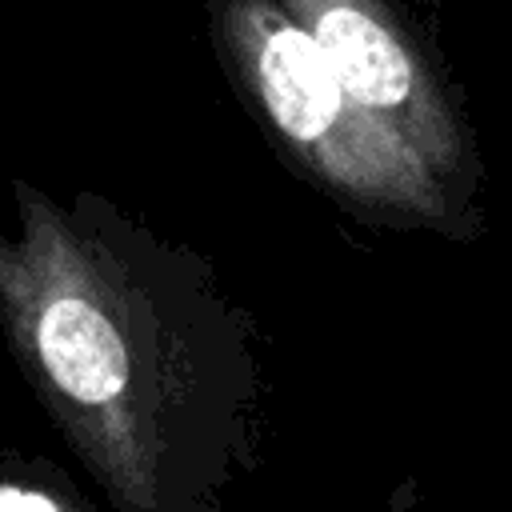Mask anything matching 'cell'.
<instances>
[{"mask_svg":"<svg viewBox=\"0 0 512 512\" xmlns=\"http://www.w3.org/2000/svg\"><path fill=\"white\" fill-rule=\"evenodd\" d=\"M208 24L236 96L272 148L340 212L460 244L480 236V208L448 192L412 148L348 100L316 40L280 0H208Z\"/></svg>","mask_w":512,"mask_h":512,"instance_id":"7a4b0ae2","label":"cell"},{"mask_svg":"<svg viewBox=\"0 0 512 512\" xmlns=\"http://www.w3.org/2000/svg\"><path fill=\"white\" fill-rule=\"evenodd\" d=\"M0 512H96L64 468L32 452L0 456Z\"/></svg>","mask_w":512,"mask_h":512,"instance_id":"277c9868","label":"cell"},{"mask_svg":"<svg viewBox=\"0 0 512 512\" xmlns=\"http://www.w3.org/2000/svg\"><path fill=\"white\" fill-rule=\"evenodd\" d=\"M316 40L348 100L412 148L464 204L480 208V144L468 104L400 0H280Z\"/></svg>","mask_w":512,"mask_h":512,"instance_id":"3957f363","label":"cell"},{"mask_svg":"<svg viewBox=\"0 0 512 512\" xmlns=\"http://www.w3.org/2000/svg\"><path fill=\"white\" fill-rule=\"evenodd\" d=\"M0 336L116 512H224L260 464L256 316L204 252L100 192L8 180Z\"/></svg>","mask_w":512,"mask_h":512,"instance_id":"6da1fadb","label":"cell"}]
</instances>
